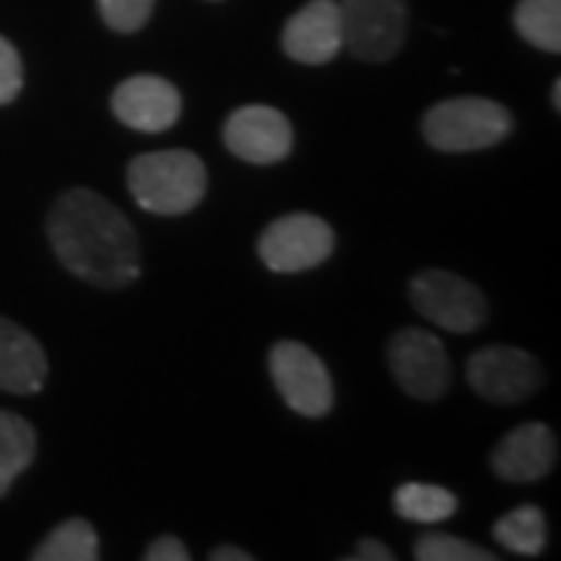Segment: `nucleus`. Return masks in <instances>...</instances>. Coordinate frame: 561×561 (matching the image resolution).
Instances as JSON below:
<instances>
[{
  "mask_svg": "<svg viewBox=\"0 0 561 561\" xmlns=\"http://www.w3.org/2000/svg\"><path fill=\"white\" fill-rule=\"evenodd\" d=\"M57 260L81 280L116 290L140 275V243L131 221L94 191H66L47 216Z\"/></svg>",
  "mask_w": 561,
  "mask_h": 561,
  "instance_id": "obj_1",
  "label": "nucleus"
},
{
  "mask_svg": "<svg viewBox=\"0 0 561 561\" xmlns=\"http://www.w3.org/2000/svg\"><path fill=\"white\" fill-rule=\"evenodd\" d=\"M128 191L153 216H181L203 201L206 169L191 150L144 153L128 165Z\"/></svg>",
  "mask_w": 561,
  "mask_h": 561,
  "instance_id": "obj_2",
  "label": "nucleus"
},
{
  "mask_svg": "<svg viewBox=\"0 0 561 561\" xmlns=\"http://www.w3.org/2000/svg\"><path fill=\"white\" fill-rule=\"evenodd\" d=\"M424 140L443 153H471L500 144L512 131L508 110L486 98H449L427 110Z\"/></svg>",
  "mask_w": 561,
  "mask_h": 561,
  "instance_id": "obj_3",
  "label": "nucleus"
},
{
  "mask_svg": "<svg viewBox=\"0 0 561 561\" xmlns=\"http://www.w3.org/2000/svg\"><path fill=\"white\" fill-rule=\"evenodd\" d=\"M409 300L421 319L440 324L443 331L468 334L478 331L486 319V300L471 280L443 268L419 272L409 284Z\"/></svg>",
  "mask_w": 561,
  "mask_h": 561,
  "instance_id": "obj_4",
  "label": "nucleus"
},
{
  "mask_svg": "<svg viewBox=\"0 0 561 561\" xmlns=\"http://www.w3.org/2000/svg\"><path fill=\"white\" fill-rule=\"evenodd\" d=\"M341 3L343 50L365 62H387L405 41V0H337Z\"/></svg>",
  "mask_w": 561,
  "mask_h": 561,
  "instance_id": "obj_5",
  "label": "nucleus"
},
{
  "mask_svg": "<svg viewBox=\"0 0 561 561\" xmlns=\"http://www.w3.org/2000/svg\"><path fill=\"white\" fill-rule=\"evenodd\" d=\"M268 371L284 402L306 419H324L334 405V387L324 362L297 341H280L268 353Z\"/></svg>",
  "mask_w": 561,
  "mask_h": 561,
  "instance_id": "obj_6",
  "label": "nucleus"
},
{
  "mask_svg": "<svg viewBox=\"0 0 561 561\" xmlns=\"http://www.w3.org/2000/svg\"><path fill=\"white\" fill-rule=\"evenodd\" d=\"M334 253L331 225L309 213L275 219L260 238V260L278 275L309 272Z\"/></svg>",
  "mask_w": 561,
  "mask_h": 561,
  "instance_id": "obj_7",
  "label": "nucleus"
},
{
  "mask_svg": "<svg viewBox=\"0 0 561 561\" xmlns=\"http://www.w3.org/2000/svg\"><path fill=\"white\" fill-rule=\"evenodd\" d=\"M390 371L400 387L415 400H440L453 381V365L440 337L424 328H405L390 341Z\"/></svg>",
  "mask_w": 561,
  "mask_h": 561,
  "instance_id": "obj_8",
  "label": "nucleus"
},
{
  "mask_svg": "<svg viewBox=\"0 0 561 561\" xmlns=\"http://www.w3.org/2000/svg\"><path fill=\"white\" fill-rule=\"evenodd\" d=\"M225 147L243 162L272 165L290 157L294 150V125L275 106H241L221 128Z\"/></svg>",
  "mask_w": 561,
  "mask_h": 561,
  "instance_id": "obj_9",
  "label": "nucleus"
},
{
  "mask_svg": "<svg viewBox=\"0 0 561 561\" xmlns=\"http://www.w3.org/2000/svg\"><path fill=\"white\" fill-rule=\"evenodd\" d=\"M542 381L537 359L515 346H483L468 359V383L471 390L490 402L527 400Z\"/></svg>",
  "mask_w": 561,
  "mask_h": 561,
  "instance_id": "obj_10",
  "label": "nucleus"
},
{
  "mask_svg": "<svg viewBox=\"0 0 561 561\" xmlns=\"http://www.w3.org/2000/svg\"><path fill=\"white\" fill-rule=\"evenodd\" d=\"M280 47L290 60L306 62V66H324L334 60L343 50L341 3L337 0L306 3L300 13H294L284 25Z\"/></svg>",
  "mask_w": 561,
  "mask_h": 561,
  "instance_id": "obj_11",
  "label": "nucleus"
},
{
  "mask_svg": "<svg viewBox=\"0 0 561 561\" xmlns=\"http://www.w3.org/2000/svg\"><path fill=\"white\" fill-rule=\"evenodd\" d=\"M113 113L135 131H165L181 116V94L162 76H131L113 91Z\"/></svg>",
  "mask_w": 561,
  "mask_h": 561,
  "instance_id": "obj_12",
  "label": "nucleus"
},
{
  "mask_svg": "<svg viewBox=\"0 0 561 561\" xmlns=\"http://www.w3.org/2000/svg\"><path fill=\"white\" fill-rule=\"evenodd\" d=\"M556 456H559V443H556V434L549 431V424L527 421L522 427L508 431L496 443L490 465H493V471L500 474L502 481L530 483L540 481L542 474L552 471Z\"/></svg>",
  "mask_w": 561,
  "mask_h": 561,
  "instance_id": "obj_13",
  "label": "nucleus"
},
{
  "mask_svg": "<svg viewBox=\"0 0 561 561\" xmlns=\"http://www.w3.org/2000/svg\"><path fill=\"white\" fill-rule=\"evenodd\" d=\"M47 381V356L41 343L16 321L0 316V390L38 393Z\"/></svg>",
  "mask_w": 561,
  "mask_h": 561,
  "instance_id": "obj_14",
  "label": "nucleus"
},
{
  "mask_svg": "<svg viewBox=\"0 0 561 561\" xmlns=\"http://www.w3.org/2000/svg\"><path fill=\"white\" fill-rule=\"evenodd\" d=\"M35 449H38V440H35L32 424L0 409V496L32 465Z\"/></svg>",
  "mask_w": 561,
  "mask_h": 561,
  "instance_id": "obj_15",
  "label": "nucleus"
},
{
  "mask_svg": "<svg viewBox=\"0 0 561 561\" xmlns=\"http://www.w3.org/2000/svg\"><path fill=\"white\" fill-rule=\"evenodd\" d=\"M35 561H98L101 559V540L91 522L69 518L54 527L38 549L32 552Z\"/></svg>",
  "mask_w": 561,
  "mask_h": 561,
  "instance_id": "obj_16",
  "label": "nucleus"
},
{
  "mask_svg": "<svg viewBox=\"0 0 561 561\" xmlns=\"http://www.w3.org/2000/svg\"><path fill=\"white\" fill-rule=\"evenodd\" d=\"M393 508L405 522L415 524H437L456 515L459 500L434 483H402L393 493Z\"/></svg>",
  "mask_w": 561,
  "mask_h": 561,
  "instance_id": "obj_17",
  "label": "nucleus"
},
{
  "mask_svg": "<svg viewBox=\"0 0 561 561\" xmlns=\"http://www.w3.org/2000/svg\"><path fill=\"white\" fill-rule=\"evenodd\" d=\"M493 537L500 546L518 552V556H540L546 549V537H549L546 515L537 505H518L496 522Z\"/></svg>",
  "mask_w": 561,
  "mask_h": 561,
  "instance_id": "obj_18",
  "label": "nucleus"
},
{
  "mask_svg": "<svg viewBox=\"0 0 561 561\" xmlns=\"http://www.w3.org/2000/svg\"><path fill=\"white\" fill-rule=\"evenodd\" d=\"M515 28L527 44L559 54L561 50V0H518Z\"/></svg>",
  "mask_w": 561,
  "mask_h": 561,
  "instance_id": "obj_19",
  "label": "nucleus"
},
{
  "mask_svg": "<svg viewBox=\"0 0 561 561\" xmlns=\"http://www.w3.org/2000/svg\"><path fill=\"white\" fill-rule=\"evenodd\" d=\"M415 559L419 561H493L496 556L490 549H481L478 542L449 537V534H424L415 540Z\"/></svg>",
  "mask_w": 561,
  "mask_h": 561,
  "instance_id": "obj_20",
  "label": "nucleus"
},
{
  "mask_svg": "<svg viewBox=\"0 0 561 561\" xmlns=\"http://www.w3.org/2000/svg\"><path fill=\"white\" fill-rule=\"evenodd\" d=\"M153 3L157 0H98V10L113 32L128 35V32H138L147 25L150 13H153Z\"/></svg>",
  "mask_w": 561,
  "mask_h": 561,
  "instance_id": "obj_21",
  "label": "nucleus"
},
{
  "mask_svg": "<svg viewBox=\"0 0 561 561\" xmlns=\"http://www.w3.org/2000/svg\"><path fill=\"white\" fill-rule=\"evenodd\" d=\"M22 91V60L20 50L7 38H0V106L16 101Z\"/></svg>",
  "mask_w": 561,
  "mask_h": 561,
  "instance_id": "obj_22",
  "label": "nucleus"
},
{
  "mask_svg": "<svg viewBox=\"0 0 561 561\" xmlns=\"http://www.w3.org/2000/svg\"><path fill=\"white\" fill-rule=\"evenodd\" d=\"M144 559L147 561H187L191 559V552L184 549V542H181L179 537H157V540L147 546Z\"/></svg>",
  "mask_w": 561,
  "mask_h": 561,
  "instance_id": "obj_23",
  "label": "nucleus"
},
{
  "mask_svg": "<svg viewBox=\"0 0 561 561\" xmlns=\"http://www.w3.org/2000/svg\"><path fill=\"white\" fill-rule=\"evenodd\" d=\"M346 559L353 561H393V552L383 546V542L378 540H362L359 546H356V552L353 556H346Z\"/></svg>",
  "mask_w": 561,
  "mask_h": 561,
  "instance_id": "obj_24",
  "label": "nucleus"
},
{
  "mask_svg": "<svg viewBox=\"0 0 561 561\" xmlns=\"http://www.w3.org/2000/svg\"><path fill=\"white\" fill-rule=\"evenodd\" d=\"M209 561H253V556L247 549H238V546H219L209 552Z\"/></svg>",
  "mask_w": 561,
  "mask_h": 561,
  "instance_id": "obj_25",
  "label": "nucleus"
},
{
  "mask_svg": "<svg viewBox=\"0 0 561 561\" xmlns=\"http://www.w3.org/2000/svg\"><path fill=\"white\" fill-rule=\"evenodd\" d=\"M552 106H556V113L561 110V79H556V84H552Z\"/></svg>",
  "mask_w": 561,
  "mask_h": 561,
  "instance_id": "obj_26",
  "label": "nucleus"
}]
</instances>
